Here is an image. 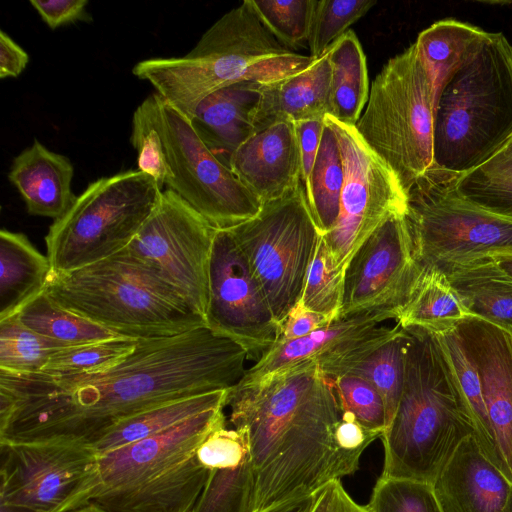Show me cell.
I'll return each instance as SVG.
<instances>
[{
	"mask_svg": "<svg viewBox=\"0 0 512 512\" xmlns=\"http://www.w3.org/2000/svg\"><path fill=\"white\" fill-rule=\"evenodd\" d=\"M45 292L123 337L162 338L206 327L176 290L125 250L70 272L52 271Z\"/></svg>",
	"mask_w": 512,
	"mask_h": 512,
	"instance_id": "obj_7",
	"label": "cell"
},
{
	"mask_svg": "<svg viewBox=\"0 0 512 512\" xmlns=\"http://www.w3.org/2000/svg\"><path fill=\"white\" fill-rule=\"evenodd\" d=\"M311 512H370L367 506L356 503L344 489L340 480L323 487L317 494Z\"/></svg>",
	"mask_w": 512,
	"mask_h": 512,
	"instance_id": "obj_50",
	"label": "cell"
},
{
	"mask_svg": "<svg viewBox=\"0 0 512 512\" xmlns=\"http://www.w3.org/2000/svg\"><path fill=\"white\" fill-rule=\"evenodd\" d=\"M254 478L250 456L240 465L211 469L192 512H253Z\"/></svg>",
	"mask_w": 512,
	"mask_h": 512,
	"instance_id": "obj_37",
	"label": "cell"
},
{
	"mask_svg": "<svg viewBox=\"0 0 512 512\" xmlns=\"http://www.w3.org/2000/svg\"><path fill=\"white\" fill-rule=\"evenodd\" d=\"M510 2H511V4H512V1H510Z\"/></svg>",
	"mask_w": 512,
	"mask_h": 512,
	"instance_id": "obj_56",
	"label": "cell"
},
{
	"mask_svg": "<svg viewBox=\"0 0 512 512\" xmlns=\"http://www.w3.org/2000/svg\"><path fill=\"white\" fill-rule=\"evenodd\" d=\"M235 429L247 432L254 478L253 512L314 495L356 472L358 454L335 438L342 409L333 380L301 363L228 389Z\"/></svg>",
	"mask_w": 512,
	"mask_h": 512,
	"instance_id": "obj_2",
	"label": "cell"
},
{
	"mask_svg": "<svg viewBox=\"0 0 512 512\" xmlns=\"http://www.w3.org/2000/svg\"><path fill=\"white\" fill-rule=\"evenodd\" d=\"M16 315L32 331L68 347L120 337L64 308L45 291L23 306Z\"/></svg>",
	"mask_w": 512,
	"mask_h": 512,
	"instance_id": "obj_32",
	"label": "cell"
},
{
	"mask_svg": "<svg viewBox=\"0 0 512 512\" xmlns=\"http://www.w3.org/2000/svg\"><path fill=\"white\" fill-rule=\"evenodd\" d=\"M486 31L454 19L433 23L417 37L415 45L433 80L435 97Z\"/></svg>",
	"mask_w": 512,
	"mask_h": 512,
	"instance_id": "obj_31",
	"label": "cell"
},
{
	"mask_svg": "<svg viewBox=\"0 0 512 512\" xmlns=\"http://www.w3.org/2000/svg\"><path fill=\"white\" fill-rule=\"evenodd\" d=\"M74 167L65 155L46 148L37 139L14 159L8 173L30 215L62 217L77 196L72 191Z\"/></svg>",
	"mask_w": 512,
	"mask_h": 512,
	"instance_id": "obj_23",
	"label": "cell"
},
{
	"mask_svg": "<svg viewBox=\"0 0 512 512\" xmlns=\"http://www.w3.org/2000/svg\"><path fill=\"white\" fill-rule=\"evenodd\" d=\"M379 437H382V433L361 425L351 412H342L335 438L343 451L361 455L367 446Z\"/></svg>",
	"mask_w": 512,
	"mask_h": 512,
	"instance_id": "obj_47",
	"label": "cell"
},
{
	"mask_svg": "<svg viewBox=\"0 0 512 512\" xmlns=\"http://www.w3.org/2000/svg\"><path fill=\"white\" fill-rule=\"evenodd\" d=\"M52 266L26 235L0 231V320L16 315L45 291Z\"/></svg>",
	"mask_w": 512,
	"mask_h": 512,
	"instance_id": "obj_26",
	"label": "cell"
},
{
	"mask_svg": "<svg viewBox=\"0 0 512 512\" xmlns=\"http://www.w3.org/2000/svg\"><path fill=\"white\" fill-rule=\"evenodd\" d=\"M315 60L277 40L245 0L212 24L186 55L146 59L132 73L190 118L204 98L223 87L274 82Z\"/></svg>",
	"mask_w": 512,
	"mask_h": 512,
	"instance_id": "obj_4",
	"label": "cell"
},
{
	"mask_svg": "<svg viewBox=\"0 0 512 512\" xmlns=\"http://www.w3.org/2000/svg\"><path fill=\"white\" fill-rule=\"evenodd\" d=\"M435 268L444 273L470 316L512 334V278L493 258Z\"/></svg>",
	"mask_w": 512,
	"mask_h": 512,
	"instance_id": "obj_25",
	"label": "cell"
},
{
	"mask_svg": "<svg viewBox=\"0 0 512 512\" xmlns=\"http://www.w3.org/2000/svg\"><path fill=\"white\" fill-rule=\"evenodd\" d=\"M130 142L138 154V170L150 175L162 189L171 178L160 130L159 96L145 98L132 117Z\"/></svg>",
	"mask_w": 512,
	"mask_h": 512,
	"instance_id": "obj_38",
	"label": "cell"
},
{
	"mask_svg": "<svg viewBox=\"0 0 512 512\" xmlns=\"http://www.w3.org/2000/svg\"><path fill=\"white\" fill-rule=\"evenodd\" d=\"M139 339L116 337L55 352L42 373L52 376H86L108 370L131 354Z\"/></svg>",
	"mask_w": 512,
	"mask_h": 512,
	"instance_id": "obj_36",
	"label": "cell"
},
{
	"mask_svg": "<svg viewBox=\"0 0 512 512\" xmlns=\"http://www.w3.org/2000/svg\"><path fill=\"white\" fill-rule=\"evenodd\" d=\"M404 329V383L381 437V476L433 485L459 444L475 431L432 333L416 326Z\"/></svg>",
	"mask_w": 512,
	"mask_h": 512,
	"instance_id": "obj_6",
	"label": "cell"
},
{
	"mask_svg": "<svg viewBox=\"0 0 512 512\" xmlns=\"http://www.w3.org/2000/svg\"><path fill=\"white\" fill-rule=\"evenodd\" d=\"M458 325L479 372L499 470L512 482V334L473 316Z\"/></svg>",
	"mask_w": 512,
	"mask_h": 512,
	"instance_id": "obj_19",
	"label": "cell"
},
{
	"mask_svg": "<svg viewBox=\"0 0 512 512\" xmlns=\"http://www.w3.org/2000/svg\"><path fill=\"white\" fill-rule=\"evenodd\" d=\"M445 360L475 437L485 457L499 469L494 436L488 419L477 366L466 346L458 322L430 331Z\"/></svg>",
	"mask_w": 512,
	"mask_h": 512,
	"instance_id": "obj_27",
	"label": "cell"
},
{
	"mask_svg": "<svg viewBox=\"0 0 512 512\" xmlns=\"http://www.w3.org/2000/svg\"><path fill=\"white\" fill-rule=\"evenodd\" d=\"M301 157V180L304 184L314 165L325 127L324 118L295 123Z\"/></svg>",
	"mask_w": 512,
	"mask_h": 512,
	"instance_id": "obj_48",
	"label": "cell"
},
{
	"mask_svg": "<svg viewBox=\"0 0 512 512\" xmlns=\"http://www.w3.org/2000/svg\"><path fill=\"white\" fill-rule=\"evenodd\" d=\"M317 494L282 503L264 512H311L315 505Z\"/></svg>",
	"mask_w": 512,
	"mask_h": 512,
	"instance_id": "obj_53",
	"label": "cell"
},
{
	"mask_svg": "<svg viewBox=\"0 0 512 512\" xmlns=\"http://www.w3.org/2000/svg\"><path fill=\"white\" fill-rule=\"evenodd\" d=\"M345 269L338 267L323 237L319 241L299 302L331 321L339 319Z\"/></svg>",
	"mask_w": 512,
	"mask_h": 512,
	"instance_id": "obj_39",
	"label": "cell"
},
{
	"mask_svg": "<svg viewBox=\"0 0 512 512\" xmlns=\"http://www.w3.org/2000/svg\"><path fill=\"white\" fill-rule=\"evenodd\" d=\"M406 213L390 216L350 258L339 318L383 310L396 319L409 299L423 267Z\"/></svg>",
	"mask_w": 512,
	"mask_h": 512,
	"instance_id": "obj_17",
	"label": "cell"
},
{
	"mask_svg": "<svg viewBox=\"0 0 512 512\" xmlns=\"http://www.w3.org/2000/svg\"><path fill=\"white\" fill-rule=\"evenodd\" d=\"M435 89L415 43L375 77L354 125L408 191L433 164Z\"/></svg>",
	"mask_w": 512,
	"mask_h": 512,
	"instance_id": "obj_8",
	"label": "cell"
},
{
	"mask_svg": "<svg viewBox=\"0 0 512 512\" xmlns=\"http://www.w3.org/2000/svg\"><path fill=\"white\" fill-rule=\"evenodd\" d=\"M406 217L422 266L512 255V219L458 197L450 186L424 175L408 191Z\"/></svg>",
	"mask_w": 512,
	"mask_h": 512,
	"instance_id": "obj_11",
	"label": "cell"
},
{
	"mask_svg": "<svg viewBox=\"0 0 512 512\" xmlns=\"http://www.w3.org/2000/svg\"><path fill=\"white\" fill-rule=\"evenodd\" d=\"M317 0H248L264 26L290 49L308 45Z\"/></svg>",
	"mask_w": 512,
	"mask_h": 512,
	"instance_id": "obj_40",
	"label": "cell"
},
{
	"mask_svg": "<svg viewBox=\"0 0 512 512\" xmlns=\"http://www.w3.org/2000/svg\"><path fill=\"white\" fill-rule=\"evenodd\" d=\"M329 50L303 71L259 84L254 133L278 121L297 123L331 115Z\"/></svg>",
	"mask_w": 512,
	"mask_h": 512,
	"instance_id": "obj_22",
	"label": "cell"
},
{
	"mask_svg": "<svg viewBox=\"0 0 512 512\" xmlns=\"http://www.w3.org/2000/svg\"><path fill=\"white\" fill-rule=\"evenodd\" d=\"M476 173H512V135L484 163L471 170Z\"/></svg>",
	"mask_w": 512,
	"mask_h": 512,
	"instance_id": "obj_52",
	"label": "cell"
},
{
	"mask_svg": "<svg viewBox=\"0 0 512 512\" xmlns=\"http://www.w3.org/2000/svg\"><path fill=\"white\" fill-rule=\"evenodd\" d=\"M66 347L32 331L17 315L0 320L1 371L14 374L40 372L55 352Z\"/></svg>",
	"mask_w": 512,
	"mask_h": 512,
	"instance_id": "obj_35",
	"label": "cell"
},
{
	"mask_svg": "<svg viewBox=\"0 0 512 512\" xmlns=\"http://www.w3.org/2000/svg\"><path fill=\"white\" fill-rule=\"evenodd\" d=\"M228 389L177 399L132 415L108 429L91 446L98 454L162 433L205 411L226 407Z\"/></svg>",
	"mask_w": 512,
	"mask_h": 512,
	"instance_id": "obj_28",
	"label": "cell"
},
{
	"mask_svg": "<svg viewBox=\"0 0 512 512\" xmlns=\"http://www.w3.org/2000/svg\"><path fill=\"white\" fill-rule=\"evenodd\" d=\"M259 84L239 82L204 98L189 118L208 148L228 166L231 154L253 133Z\"/></svg>",
	"mask_w": 512,
	"mask_h": 512,
	"instance_id": "obj_24",
	"label": "cell"
},
{
	"mask_svg": "<svg viewBox=\"0 0 512 512\" xmlns=\"http://www.w3.org/2000/svg\"><path fill=\"white\" fill-rule=\"evenodd\" d=\"M29 62L28 53L5 31H0V78L18 77Z\"/></svg>",
	"mask_w": 512,
	"mask_h": 512,
	"instance_id": "obj_51",
	"label": "cell"
},
{
	"mask_svg": "<svg viewBox=\"0 0 512 512\" xmlns=\"http://www.w3.org/2000/svg\"><path fill=\"white\" fill-rule=\"evenodd\" d=\"M228 167L262 203L282 197L302 182L295 123L256 131L231 154Z\"/></svg>",
	"mask_w": 512,
	"mask_h": 512,
	"instance_id": "obj_20",
	"label": "cell"
},
{
	"mask_svg": "<svg viewBox=\"0 0 512 512\" xmlns=\"http://www.w3.org/2000/svg\"><path fill=\"white\" fill-rule=\"evenodd\" d=\"M497 265L512 278V255H499L491 257Z\"/></svg>",
	"mask_w": 512,
	"mask_h": 512,
	"instance_id": "obj_54",
	"label": "cell"
},
{
	"mask_svg": "<svg viewBox=\"0 0 512 512\" xmlns=\"http://www.w3.org/2000/svg\"><path fill=\"white\" fill-rule=\"evenodd\" d=\"M196 455L209 470L238 466L250 456L247 432L226 426L216 429L201 443Z\"/></svg>",
	"mask_w": 512,
	"mask_h": 512,
	"instance_id": "obj_45",
	"label": "cell"
},
{
	"mask_svg": "<svg viewBox=\"0 0 512 512\" xmlns=\"http://www.w3.org/2000/svg\"><path fill=\"white\" fill-rule=\"evenodd\" d=\"M375 0H319L308 39L310 56L321 58L376 4Z\"/></svg>",
	"mask_w": 512,
	"mask_h": 512,
	"instance_id": "obj_41",
	"label": "cell"
},
{
	"mask_svg": "<svg viewBox=\"0 0 512 512\" xmlns=\"http://www.w3.org/2000/svg\"><path fill=\"white\" fill-rule=\"evenodd\" d=\"M159 96L160 130L173 190L216 230L258 215L263 203L204 143L191 120Z\"/></svg>",
	"mask_w": 512,
	"mask_h": 512,
	"instance_id": "obj_12",
	"label": "cell"
},
{
	"mask_svg": "<svg viewBox=\"0 0 512 512\" xmlns=\"http://www.w3.org/2000/svg\"><path fill=\"white\" fill-rule=\"evenodd\" d=\"M344 169L339 214L322 235L338 267L346 268L358 247L390 216L407 212L408 195L392 169L367 145L354 125L330 115Z\"/></svg>",
	"mask_w": 512,
	"mask_h": 512,
	"instance_id": "obj_14",
	"label": "cell"
},
{
	"mask_svg": "<svg viewBox=\"0 0 512 512\" xmlns=\"http://www.w3.org/2000/svg\"><path fill=\"white\" fill-rule=\"evenodd\" d=\"M246 359L240 345L201 327L139 339L125 359L93 375L0 370V442L62 439L91 445L132 415L230 389L246 373Z\"/></svg>",
	"mask_w": 512,
	"mask_h": 512,
	"instance_id": "obj_1",
	"label": "cell"
},
{
	"mask_svg": "<svg viewBox=\"0 0 512 512\" xmlns=\"http://www.w3.org/2000/svg\"><path fill=\"white\" fill-rule=\"evenodd\" d=\"M445 183L461 199L512 219V173L469 171Z\"/></svg>",
	"mask_w": 512,
	"mask_h": 512,
	"instance_id": "obj_43",
	"label": "cell"
},
{
	"mask_svg": "<svg viewBox=\"0 0 512 512\" xmlns=\"http://www.w3.org/2000/svg\"><path fill=\"white\" fill-rule=\"evenodd\" d=\"M1 508L60 512L94 471L98 453L74 440L0 442Z\"/></svg>",
	"mask_w": 512,
	"mask_h": 512,
	"instance_id": "obj_15",
	"label": "cell"
},
{
	"mask_svg": "<svg viewBox=\"0 0 512 512\" xmlns=\"http://www.w3.org/2000/svg\"><path fill=\"white\" fill-rule=\"evenodd\" d=\"M325 122V121H324ZM344 169L334 131L325 123L320 147L307 181V202L321 235L335 225L339 214Z\"/></svg>",
	"mask_w": 512,
	"mask_h": 512,
	"instance_id": "obj_33",
	"label": "cell"
},
{
	"mask_svg": "<svg viewBox=\"0 0 512 512\" xmlns=\"http://www.w3.org/2000/svg\"><path fill=\"white\" fill-rule=\"evenodd\" d=\"M367 507L370 512H442L432 484L383 476L374 485Z\"/></svg>",
	"mask_w": 512,
	"mask_h": 512,
	"instance_id": "obj_42",
	"label": "cell"
},
{
	"mask_svg": "<svg viewBox=\"0 0 512 512\" xmlns=\"http://www.w3.org/2000/svg\"><path fill=\"white\" fill-rule=\"evenodd\" d=\"M442 512H512V482L466 437L433 483Z\"/></svg>",
	"mask_w": 512,
	"mask_h": 512,
	"instance_id": "obj_21",
	"label": "cell"
},
{
	"mask_svg": "<svg viewBox=\"0 0 512 512\" xmlns=\"http://www.w3.org/2000/svg\"><path fill=\"white\" fill-rule=\"evenodd\" d=\"M67 512H108L95 504H86Z\"/></svg>",
	"mask_w": 512,
	"mask_h": 512,
	"instance_id": "obj_55",
	"label": "cell"
},
{
	"mask_svg": "<svg viewBox=\"0 0 512 512\" xmlns=\"http://www.w3.org/2000/svg\"><path fill=\"white\" fill-rule=\"evenodd\" d=\"M30 4L52 30L78 21H92L87 0H30Z\"/></svg>",
	"mask_w": 512,
	"mask_h": 512,
	"instance_id": "obj_46",
	"label": "cell"
},
{
	"mask_svg": "<svg viewBox=\"0 0 512 512\" xmlns=\"http://www.w3.org/2000/svg\"><path fill=\"white\" fill-rule=\"evenodd\" d=\"M331 67V115L355 125L369 97L366 58L356 34L347 31L328 52Z\"/></svg>",
	"mask_w": 512,
	"mask_h": 512,
	"instance_id": "obj_29",
	"label": "cell"
},
{
	"mask_svg": "<svg viewBox=\"0 0 512 512\" xmlns=\"http://www.w3.org/2000/svg\"><path fill=\"white\" fill-rule=\"evenodd\" d=\"M332 380L342 412H351L361 425L383 435L386 411L377 390L367 380L353 374H343Z\"/></svg>",
	"mask_w": 512,
	"mask_h": 512,
	"instance_id": "obj_44",
	"label": "cell"
},
{
	"mask_svg": "<svg viewBox=\"0 0 512 512\" xmlns=\"http://www.w3.org/2000/svg\"><path fill=\"white\" fill-rule=\"evenodd\" d=\"M331 322L332 321L325 316L306 309L298 302L282 323L280 335L277 340L302 338Z\"/></svg>",
	"mask_w": 512,
	"mask_h": 512,
	"instance_id": "obj_49",
	"label": "cell"
},
{
	"mask_svg": "<svg viewBox=\"0 0 512 512\" xmlns=\"http://www.w3.org/2000/svg\"><path fill=\"white\" fill-rule=\"evenodd\" d=\"M225 426L224 407L215 408L99 454L94 471L60 512L90 503L108 512H192L210 473L197 449Z\"/></svg>",
	"mask_w": 512,
	"mask_h": 512,
	"instance_id": "obj_3",
	"label": "cell"
},
{
	"mask_svg": "<svg viewBox=\"0 0 512 512\" xmlns=\"http://www.w3.org/2000/svg\"><path fill=\"white\" fill-rule=\"evenodd\" d=\"M406 332H400L355 363L345 374L367 380L380 394L386 411V429L397 410L405 373ZM385 429V430H386Z\"/></svg>",
	"mask_w": 512,
	"mask_h": 512,
	"instance_id": "obj_34",
	"label": "cell"
},
{
	"mask_svg": "<svg viewBox=\"0 0 512 512\" xmlns=\"http://www.w3.org/2000/svg\"><path fill=\"white\" fill-rule=\"evenodd\" d=\"M512 135V45L486 32L435 97L433 164L449 182L488 160Z\"/></svg>",
	"mask_w": 512,
	"mask_h": 512,
	"instance_id": "obj_5",
	"label": "cell"
},
{
	"mask_svg": "<svg viewBox=\"0 0 512 512\" xmlns=\"http://www.w3.org/2000/svg\"><path fill=\"white\" fill-rule=\"evenodd\" d=\"M422 267L409 299L396 315L397 323L402 328L433 331L470 317L444 273L433 266Z\"/></svg>",
	"mask_w": 512,
	"mask_h": 512,
	"instance_id": "obj_30",
	"label": "cell"
},
{
	"mask_svg": "<svg viewBox=\"0 0 512 512\" xmlns=\"http://www.w3.org/2000/svg\"><path fill=\"white\" fill-rule=\"evenodd\" d=\"M394 319L387 311L372 310L332 321L307 336L276 340L253 367L246 370L238 384L245 385L301 363H314L333 379L345 374L352 365L369 355L402 327L382 325Z\"/></svg>",
	"mask_w": 512,
	"mask_h": 512,
	"instance_id": "obj_18",
	"label": "cell"
},
{
	"mask_svg": "<svg viewBox=\"0 0 512 512\" xmlns=\"http://www.w3.org/2000/svg\"><path fill=\"white\" fill-rule=\"evenodd\" d=\"M162 189L140 170L91 182L45 236L52 271L66 273L124 250L155 209Z\"/></svg>",
	"mask_w": 512,
	"mask_h": 512,
	"instance_id": "obj_9",
	"label": "cell"
},
{
	"mask_svg": "<svg viewBox=\"0 0 512 512\" xmlns=\"http://www.w3.org/2000/svg\"><path fill=\"white\" fill-rule=\"evenodd\" d=\"M280 326L299 302L321 239L301 182L263 203L254 218L229 229Z\"/></svg>",
	"mask_w": 512,
	"mask_h": 512,
	"instance_id": "obj_10",
	"label": "cell"
},
{
	"mask_svg": "<svg viewBox=\"0 0 512 512\" xmlns=\"http://www.w3.org/2000/svg\"><path fill=\"white\" fill-rule=\"evenodd\" d=\"M206 327L240 345L256 362L281 328L248 260L229 229L216 230L208 273Z\"/></svg>",
	"mask_w": 512,
	"mask_h": 512,
	"instance_id": "obj_16",
	"label": "cell"
},
{
	"mask_svg": "<svg viewBox=\"0 0 512 512\" xmlns=\"http://www.w3.org/2000/svg\"><path fill=\"white\" fill-rule=\"evenodd\" d=\"M216 229L171 189L124 249L176 290L205 320Z\"/></svg>",
	"mask_w": 512,
	"mask_h": 512,
	"instance_id": "obj_13",
	"label": "cell"
}]
</instances>
